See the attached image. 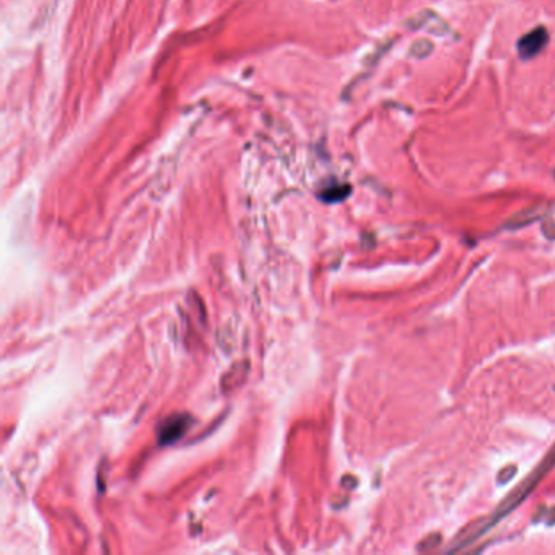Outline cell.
<instances>
[{"label":"cell","instance_id":"cell-1","mask_svg":"<svg viewBox=\"0 0 555 555\" xmlns=\"http://www.w3.org/2000/svg\"><path fill=\"white\" fill-rule=\"evenodd\" d=\"M555 468V445L550 446V450L545 453L543 459L539 461V464L531 470V473L526 475V477L521 480L520 484L516 485L513 491L508 493L505 498H502L498 502V505L495 506L491 515L480 518V520H475L473 523H469L466 528H463L458 533V536L453 539L450 547H448V552H458V550H463L468 547L469 544H473L477 540L480 536H484L488 529L493 528L498 521H502L503 518L510 515L513 510H516L521 503L525 502V498H528L540 480H544L545 475H547L550 470Z\"/></svg>","mask_w":555,"mask_h":555},{"label":"cell","instance_id":"cell-2","mask_svg":"<svg viewBox=\"0 0 555 555\" xmlns=\"http://www.w3.org/2000/svg\"><path fill=\"white\" fill-rule=\"evenodd\" d=\"M549 43V33L545 26H536L534 30L526 33L516 44L518 54L521 59H534L545 49Z\"/></svg>","mask_w":555,"mask_h":555},{"label":"cell","instance_id":"cell-3","mask_svg":"<svg viewBox=\"0 0 555 555\" xmlns=\"http://www.w3.org/2000/svg\"><path fill=\"white\" fill-rule=\"evenodd\" d=\"M547 212H549L547 205L544 204L531 205V207H526L523 211L513 213V215L505 222L503 228H505V230H520V228L533 225L534 222L543 220V218L547 215Z\"/></svg>","mask_w":555,"mask_h":555},{"label":"cell","instance_id":"cell-4","mask_svg":"<svg viewBox=\"0 0 555 555\" xmlns=\"http://www.w3.org/2000/svg\"><path fill=\"white\" fill-rule=\"evenodd\" d=\"M188 428V423H186V417H173L168 421L165 427L161 428L160 432V441L161 443H173L175 440L183 435Z\"/></svg>","mask_w":555,"mask_h":555},{"label":"cell","instance_id":"cell-5","mask_svg":"<svg viewBox=\"0 0 555 555\" xmlns=\"http://www.w3.org/2000/svg\"><path fill=\"white\" fill-rule=\"evenodd\" d=\"M437 18H438V15L435 12L425 8V10L417 12L415 15H410L407 20L404 21V26L407 28V30H414V31L423 30V28H427L428 25H430V21L437 20Z\"/></svg>","mask_w":555,"mask_h":555},{"label":"cell","instance_id":"cell-6","mask_svg":"<svg viewBox=\"0 0 555 555\" xmlns=\"http://www.w3.org/2000/svg\"><path fill=\"white\" fill-rule=\"evenodd\" d=\"M352 188L347 184H339V186H333V188H328L324 189L323 193H321L319 197L326 200V202H339V200H344L347 197L349 194H351Z\"/></svg>","mask_w":555,"mask_h":555},{"label":"cell","instance_id":"cell-7","mask_svg":"<svg viewBox=\"0 0 555 555\" xmlns=\"http://www.w3.org/2000/svg\"><path fill=\"white\" fill-rule=\"evenodd\" d=\"M433 49H435V44L430 39H417L410 46L409 55L414 59H425L433 53Z\"/></svg>","mask_w":555,"mask_h":555},{"label":"cell","instance_id":"cell-8","mask_svg":"<svg viewBox=\"0 0 555 555\" xmlns=\"http://www.w3.org/2000/svg\"><path fill=\"white\" fill-rule=\"evenodd\" d=\"M516 466H513V464H510V466H506V468H503L500 473H498V475H497V482L500 484V485H505V484H508L510 482V480L515 477L516 475Z\"/></svg>","mask_w":555,"mask_h":555},{"label":"cell","instance_id":"cell-9","mask_svg":"<svg viewBox=\"0 0 555 555\" xmlns=\"http://www.w3.org/2000/svg\"><path fill=\"white\" fill-rule=\"evenodd\" d=\"M440 543H441V536L437 534V533H433V534L428 536V538L423 539L421 544H419V550H430L433 547H437V545Z\"/></svg>","mask_w":555,"mask_h":555},{"label":"cell","instance_id":"cell-10","mask_svg":"<svg viewBox=\"0 0 555 555\" xmlns=\"http://www.w3.org/2000/svg\"><path fill=\"white\" fill-rule=\"evenodd\" d=\"M543 233L547 240L554 241L555 240V220L554 218H543Z\"/></svg>","mask_w":555,"mask_h":555},{"label":"cell","instance_id":"cell-11","mask_svg":"<svg viewBox=\"0 0 555 555\" xmlns=\"http://www.w3.org/2000/svg\"><path fill=\"white\" fill-rule=\"evenodd\" d=\"M554 173H555V171H554Z\"/></svg>","mask_w":555,"mask_h":555}]
</instances>
